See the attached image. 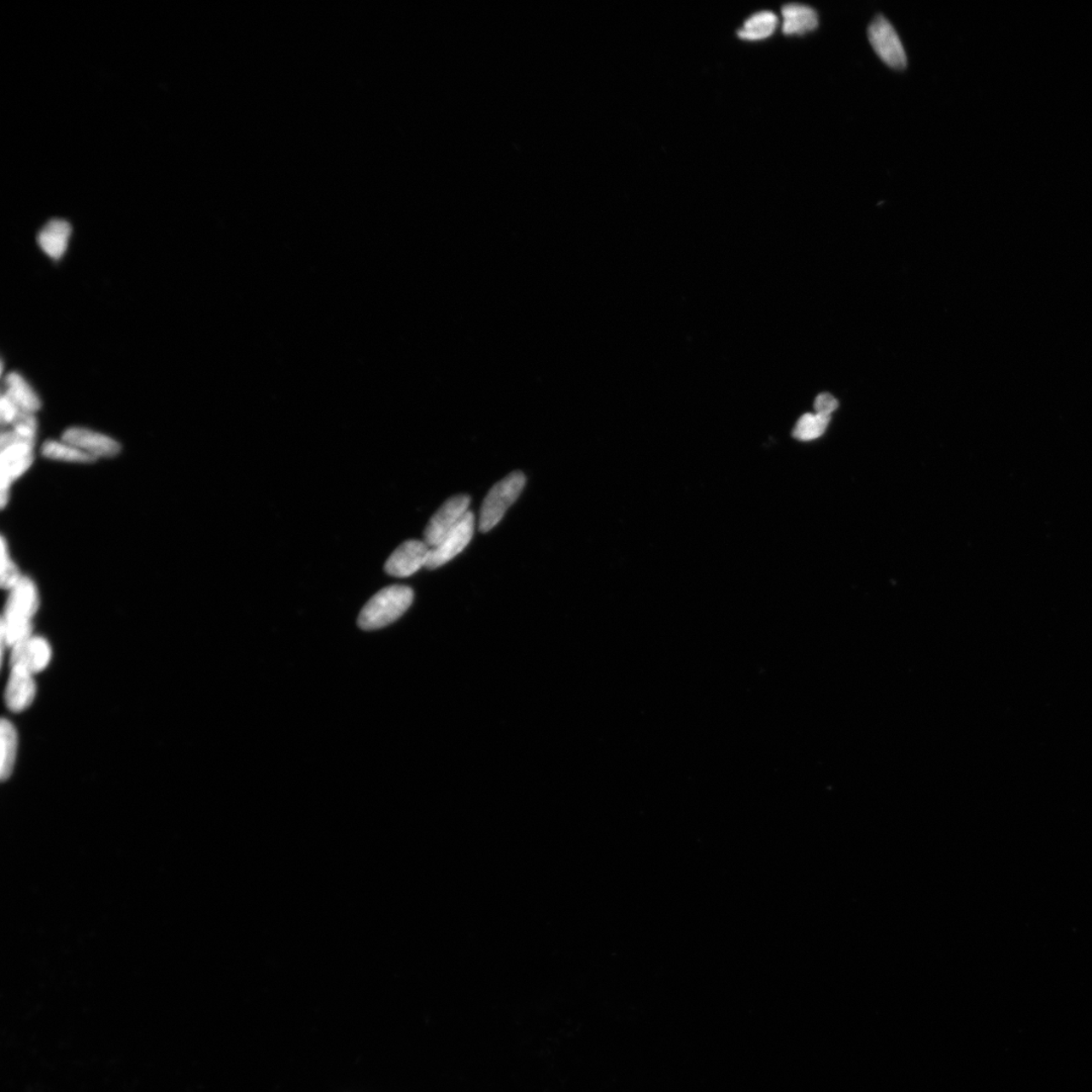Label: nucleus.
<instances>
[{
    "mask_svg": "<svg viewBox=\"0 0 1092 1092\" xmlns=\"http://www.w3.org/2000/svg\"><path fill=\"white\" fill-rule=\"evenodd\" d=\"M414 592L407 586H391L377 592L359 614V625L364 630H376L396 622L413 603Z\"/></svg>",
    "mask_w": 1092,
    "mask_h": 1092,
    "instance_id": "nucleus-1",
    "label": "nucleus"
},
{
    "mask_svg": "<svg viewBox=\"0 0 1092 1092\" xmlns=\"http://www.w3.org/2000/svg\"><path fill=\"white\" fill-rule=\"evenodd\" d=\"M36 441L19 435L15 431H3L0 447H2V507L9 503L10 488L13 482L25 475L34 463V447Z\"/></svg>",
    "mask_w": 1092,
    "mask_h": 1092,
    "instance_id": "nucleus-2",
    "label": "nucleus"
},
{
    "mask_svg": "<svg viewBox=\"0 0 1092 1092\" xmlns=\"http://www.w3.org/2000/svg\"><path fill=\"white\" fill-rule=\"evenodd\" d=\"M526 484V476L520 470L505 476L493 485L482 502L479 529L488 532L503 519L505 513L517 500Z\"/></svg>",
    "mask_w": 1092,
    "mask_h": 1092,
    "instance_id": "nucleus-3",
    "label": "nucleus"
},
{
    "mask_svg": "<svg viewBox=\"0 0 1092 1092\" xmlns=\"http://www.w3.org/2000/svg\"><path fill=\"white\" fill-rule=\"evenodd\" d=\"M40 607L39 592L34 581L24 575L18 585L9 590L2 623L32 624V620Z\"/></svg>",
    "mask_w": 1092,
    "mask_h": 1092,
    "instance_id": "nucleus-4",
    "label": "nucleus"
},
{
    "mask_svg": "<svg viewBox=\"0 0 1092 1092\" xmlns=\"http://www.w3.org/2000/svg\"><path fill=\"white\" fill-rule=\"evenodd\" d=\"M470 498L457 495L442 504L428 523L424 531V542L430 548L439 545L470 511Z\"/></svg>",
    "mask_w": 1092,
    "mask_h": 1092,
    "instance_id": "nucleus-5",
    "label": "nucleus"
},
{
    "mask_svg": "<svg viewBox=\"0 0 1092 1092\" xmlns=\"http://www.w3.org/2000/svg\"><path fill=\"white\" fill-rule=\"evenodd\" d=\"M869 41L883 62L894 69H903L908 64L902 41L896 29L883 15L872 21L868 30Z\"/></svg>",
    "mask_w": 1092,
    "mask_h": 1092,
    "instance_id": "nucleus-6",
    "label": "nucleus"
},
{
    "mask_svg": "<svg viewBox=\"0 0 1092 1092\" xmlns=\"http://www.w3.org/2000/svg\"><path fill=\"white\" fill-rule=\"evenodd\" d=\"M475 532V515L469 511L459 524L435 547L430 548L426 568L435 569L458 557L470 545Z\"/></svg>",
    "mask_w": 1092,
    "mask_h": 1092,
    "instance_id": "nucleus-7",
    "label": "nucleus"
},
{
    "mask_svg": "<svg viewBox=\"0 0 1092 1092\" xmlns=\"http://www.w3.org/2000/svg\"><path fill=\"white\" fill-rule=\"evenodd\" d=\"M61 439L96 459L113 458L122 452V446L116 439L89 428L70 427L64 431Z\"/></svg>",
    "mask_w": 1092,
    "mask_h": 1092,
    "instance_id": "nucleus-8",
    "label": "nucleus"
},
{
    "mask_svg": "<svg viewBox=\"0 0 1092 1092\" xmlns=\"http://www.w3.org/2000/svg\"><path fill=\"white\" fill-rule=\"evenodd\" d=\"M430 547L424 541H405L388 558L385 564L386 572L397 578L410 577L426 567Z\"/></svg>",
    "mask_w": 1092,
    "mask_h": 1092,
    "instance_id": "nucleus-9",
    "label": "nucleus"
},
{
    "mask_svg": "<svg viewBox=\"0 0 1092 1092\" xmlns=\"http://www.w3.org/2000/svg\"><path fill=\"white\" fill-rule=\"evenodd\" d=\"M52 647L41 636H31L12 647L10 666L20 667L35 674L44 671L52 660Z\"/></svg>",
    "mask_w": 1092,
    "mask_h": 1092,
    "instance_id": "nucleus-10",
    "label": "nucleus"
},
{
    "mask_svg": "<svg viewBox=\"0 0 1092 1092\" xmlns=\"http://www.w3.org/2000/svg\"><path fill=\"white\" fill-rule=\"evenodd\" d=\"M36 694L34 674L23 668L12 667L4 691V701L9 710L13 712L26 710L34 702Z\"/></svg>",
    "mask_w": 1092,
    "mask_h": 1092,
    "instance_id": "nucleus-11",
    "label": "nucleus"
},
{
    "mask_svg": "<svg viewBox=\"0 0 1092 1092\" xmlns=\"http://www.w3.org/2000/svg\"><path fill=\"white\" fill-rule=\"evenodd\" d=\"M782 31L785 35L801 36L815 31L819 26V15L808 5L789 3L782 10Z\"/></svg>",
    "mask_w": 1092,
    "mask_h": 1092,
    "instance_id": "nucleus-12",
    "label": "nucleus"
},
{
    "mask_svg": "<svg viewBox=\"0 0 1092 1092\" xmlns=\"http://www.w3.org/2000/svg\"><path fill=\"white\" fill-rule=\"evenodd\" d=\"M70 235V224L64 219H54L38 235V243L49 257L57 260L67 250Z\"/></svg>",
    "mask_w": 1092,
    "mask_h": 1092,
    "instance_id": "nucleus-13",
    "label": "nucleus"
},
{
    "mask_svg": "<svg viewBox=\"0 0 1092 1092\" xmlns=\"http://www.w3.org/2000/svg\"><path fill=\"white\" fill-rule=\"evenodd\" d=\"M3 393L7 394L21 411L35 414L41 408L39 397L19 372H10L8 375Z\"/></svg>",
    "mask_w": 1092,
    "mask_h": 1092,
    "instance_id": "nucleus-14",
    "label": "nucleus"
},
{
    "mask_svg": "<svg viewBox=\"0 0 1092 1092\" xmlns=\"http://www.w3.org/2000/svg\"><path fill=\"white\" fill-rule=\"evenodd\" d=\"M19 735L12 722L3 720L0 724V777L9 780L15 770L18 755Z\"/></svg>",
    "mask_w": 1092,
    "mask_h": 1092,
    "instance_id": "nucleus-15",
    "label": "nucleus"
},
{
    "mask_svg": "<svg viewBox=\"0 0 1092 1092\" xmlns=\"http://www.w3.org/2000/svg\"><path fill=\"white\" fill-rule=\"evenodd\" d=\"M778 24V16L769 10H764L746 20L738 35L745 41L765 40L775 32Z\"/></svg>",
    "mask_w": 1092,
    "mask_h": 1092,
    "instance_id": "nucleus-16",
    "label": "nucleus"
},
{
    "mask_svg": "<svg viewBox=\"0 0 1092 1092\" xmlns=\"http://www.w3.org/2000/svg\"><path fill=\"white\" fill-rule=\"evenodd\" d=\"M42 454L44 458L56 462L91 464L97 462V459L91 455L82 452L81 449L73 446L64 441H48L43 444Z\"/></svg>",
    "mask_w": 1092,
    "mask_h": 1092,
    "instance_id": "nucleus-17",
    "label": "nucleus"
},
{
    "mask_svg": "<svg viewBox=\"0 0 1092 1092\" xmlns=\"http://www.w3.org/2000/svg\"><path fill=\"white\" fill-rule=\"evenodd\" d=\"M832 416L804 414L794 427L793 436L800 441H811L820 437L830 424Z\"/></svg>",
    "mask_w": 1092,
    "mask_h": 1092,
    "instance_id": "nucleus-18",
    "label": "nucleus"
},
{
    "mask_svg": "<svg viewBox=\"0 0 1092 1092\" xmlns=\"http://www.w3.org/2000/svg\"><path fill=\"white\" fill-rule=\"evenodd\" d=\"M24 575L10 557L9 546L4 537L2 539V567H0V583L3 589L12 590L23 579Z\"/></svg>",
    "mask_w": 1092,
    "mask_h": 1092,
    "instance_id": "nucleus-19",
    "label": "nucleus"
},
{
    "mask_svg": "<svg viewBox=\"0 0 1092 1092\" xmlns=\"http://www.w3.org/2000/svg\"><path fill=\"white\" fill-rule=\"evenodd\" d=\"M20 409L16 406L7 394L3 393L2 400H0V415H2V422L3 425H13L16 417L20 413Z\"/></svg>",
    "mask_w": 1092,
    "mask_h": 1092,
    "instance_id": "nucleus-20",
    "label": "nucleus"
},
{
    "mask_svg": "<svg viewBox=\"0 0 1092 1092\" xmlns=\"http://www.w3.org/2000/svg\"><path fill=\"white\" fill-rule=\"evenodd\" d=\"M838 407V400L828 393H822L815 400V413L832 416Z\"/></svg>",
    "mask_w": 1092,
    "mask_h": 1092,
    "instance_id": "nucleus-21",
    "label": "nucleus"
}]
</instances>
